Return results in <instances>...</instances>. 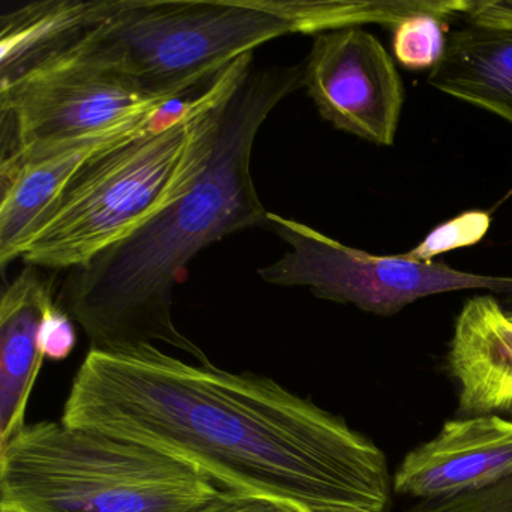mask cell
<instances>
[{
  "label": "cell",
  "mask_w": 512,
  "mask_h": 512,
  "mask_svg": "<svg viewBox=\"0 0 512 512\" xmlns=\"http://www.w3.org/2000/svg\"><path fill=\"white\" fill-rule=\"evenodd\" d=\"M446 41L442 20L418 14L395 26L392 49L407 70H433L445 55Z\"/></svg>",
  "instance_id": "cell-14"
},
{
  "label": "cell",
  "mask_w": 512,
  "mask_h": 512,
  "mask_svg": "<svg viewBox=\"0 0 512 512\" xmlns=\"http://www.w3.org/2000/svg\"><path fill=\"white\" fill-rule=\"evenodd\" d=\"M178 118L176 100L136 116L112 130L77 142L26 154L2 155L0 163V265L19 259L20 248L41 217L58 199L83 164L106 146L145 133Z\"/></svg>",
  "instance_id": "cell-9"
},
{
  "label": "cell",
  "mask_w": 512,
  "mask_h": 512,
  "mask_svg": "<svg viewBox=\"0 0 512 512\" xmlns=\"http://www.w3.org/2000/svg\"><path fill=\"white\" fill-rule=\"evenodd\" d=\"M511 475V419L461 416L403 458L392 487L397 494L434 500L482 490Z\"/></svg>",
  "instance_id": "cell-10"
},
{
  "label": "cell",
  "mask_w": 512,
  "mask_h": 512,
  "mask_svg": "<svg viewBox=\"0 0 512 512\" xmlns=\"http://www.w3.org/2000/svg\"><path fill=\"white\" fill-rule=\"evenodd\" d=\"M490 223L488 212H464L431 230L421 244L407 251L406 256L419 262H431L439 254L478 244L487 235Z\"/></svg>",
  "instance_id": "cell-15"
},
{
  "label": "cell",
  "mask_w": 512,
  "mask_h": 512,
  "mask_svg": "<svg viewBox=\"0 0 512 512\" xmlns=\"http://www.w3.org/2000/svg\"><path fill=\"white\" fill-rule=\"evenodd\" d=\"M304 88L332 127L373 145H394L403 82L370 32L353 26L314 35L304 64Z\"/></svg>",
  "instance_id": "cell-8"
},
{
  "label": "cell",
  "mask_w": 512,
  "mask_h": 512,
  "mask_svg": "<svg viewBox=\"0 0 512 512\" xmlns=\"http://www.w3.org/2000/svg\"><path fill=\"white\" fill-rule=\"evenodd\" d=\"M409 512H512V475L482 490L419 500Z\"/></svg>",
  "instance_id": "cell-16"
},
{
  "label": "cell",
  "mask_w": 512,
  "mask_h": 512,
  "mask_svg": "<svg viewBox=\"0 0 512 512\" xmlns=\"http://www.w3.org/2000/svg\"><path fill=\"white\" fill-rule=\"evenodd\" d=\"M436 11L433 0H85L82 29L34 65L112 71L182 97L275 38L368 23L395 28Z\"/></svg>",
  "instance_id": "cell-3"
},
{
  "label": "cell",
  "mask_w": 512,
  "mask_h": 512,
  "mask_svg": "<svg viewBox=\"0 0 512 512\" xmlns=\"http://www.w3.org/2000/svg\"><path fill=\"white\" fill-rule=\"evenodd\" d=\"M215 80L176 121L92 155L41 217L19 259L56 271L83 268L184 190L202 163V118Z\"/></svg>",
  "instance_id": "cell-5"
},
{
  "label": "cell",
  "mask_w": 512,
  "mask_h": 512,
  "mask_svg": "<svg viewBox=\"0 0 512 512\" xmlns=\"http://www.w3.org/2000/svg\"><path fill=\"white\" fill-rule=\"evenodd\" d=\"M304 86V65L257 68L253 53L218 74L202 118L203 157L194 178L139 229L73 269L59 307L91 349L155 341L212 364L173 320V290L193 257L232 233L269 226L251 173L254 142L281 101Z\"/></svg>",
  "instance_id": "cell-2"
},
{
  "label": "cell",
  "mask_w": 512,
  "mask_h": 512,
  "mask_svg": "<svg viewBox=\"0 0 512 512\" xmlns=\"http://www.w3.org/2000/svg\"><path fill=\"white\" fill-rule=\"evenodd\" d=\"M221 491L185 461L62 422L26 424L0 445V509L200 512Z\"/></svg>",
  "instance_id": "cell-4"
},
{
  "label": "cell",
  "mask_w": 512,
  "mask_h": 512,
  "mask_svg": "<svg viewBox=\"0 0 512 512\" xmlns=\"http://www.w3.org/2000/svg\"><path fill=\"white\" fill-rule=\"evenodd\" d=\"M52 284L26 265L0 299V445L25 428L29 397L43 367L41 329L52 310Z\"/></svg>",
  "instance_id": "cell-12"
},
{
  "label": "cell",
  "mask_w": 512,
  "mask_h": 512,
  "mask_svg": "<svg viewBox=\"0 0 512 512\" xmlns=\"http://www.w3.org/2000/svg\"><path fill=\"white\" fill-rule=\"evenodd\" d=\"M200 512H305L290 503L245 491L223 488L220 496Z\"/></svg>",
  "instance_id": "cell-18"
},
{
  "label": "cell",
  "mask_w": 512,
  "mask_h": 512,
  "mask_svg": "<svg viewBox=\"0 0 512 512\" xmlns=\"http://www.w3.org/2000/svg\"><path fill=\"white\" fill-rule=\"evenodd\" d=\"M461 416L512 410V322L493 295L461 308L448 352Z\"/></svg>",
  "instance_id": "cell-11"
},
{
  "label": "cell",
  "mask_w": 512,
  "mask_h": 512,
  "mask_svg": "<svg viewBox=\"0 0 512 512\" xmlns=\"http://www.w3.org/2000/svg\"><path fill=\"white\" fill-rule=\"evenodd\" d=\"M428 83L512 124V28L467 23L452 32Z\"/></svg>",
  "instance_id": "cell-13"
},
{
  "label": "cell",
  "mask_w": 512,
  "mask_h": 512,
  "mask_svg": "<svg viewBox=\"0 0 512 512\" xmlns=\"http://www.w3.org/2000/svg\"><path fill=\"white\" fill-rule=\"evenodd\" d=\"M173 95L148 91L112 71L43 62L0 82L5 143L2 155L77 142L161 109Z\"/></svg>",
  "instance_id": "cell-7"
},
{
  "label": "cell",
  "mask_w": 512,
  "mask_h": 512,
  "mask_svg": "<svg viewBox=\"0 0 512 512\" xmlns=\"http://www.w3.org/2000/svg\"><path fill=\"white\" fill-rule=\"evenodd\" d=\"M268 220V227L290 247L280 260L257 271L274 286L307 287L317 298L352 304L379 316H394L418 299L440 293L473 289L500 296L512 293V277L470 274L443 262L409 259L406 253L374 256L299 221L272 212Z\"/></svg>",
  "instance_id": "cell-6"
},
{
  "label": "cell",
  "mask_w": 512,
  "mask_h": 512,
  "mask_svg": "<svg viewBox=\"0 0 512 512\" xmlns=\"http://www.w3.org/2000/svg\"><path fill=\"white\" fill-rule=\"evenodd\" d=\"M0 512H22V511H16V509H0Z\"/></svg>",
  "instance_id": "cell-20"
},
{
  "label": "cell",
  "mask_w": 512,
  "mask_h": 512,
  "mask_svg": "<svg viewBox=\"0 0 512 512\" xmlns=\"http://www.w3.org/2000/svg\"><path fill=\"white\" fill-rule=\"evenodd\" d=\"M463 17L469 25L512 28V0L472 2V7Z\"/></svg>",
  "instance_id": "cell-19"
},
{
  "label": "cell",
  "mask_w": 512,
  "mask_h": 512,
  "mask_svg": "<svg viewBox=\"0 0 512 512\" xmlns=\"http://www.w3.org/2000/svg\"><path fill=\"white\" fill-rule=\"evenodd\" d=\"M62 424L185 461L221 488L305 512H389L382 449L271 377L167 355L155 344L89 350Z\"/></svg>",
  "instance_id": "cell-1"
},
{
  "label": "cell",
  "mask_w": 512,
  "mask_h": 512,
  "mask_svg": "<svg viewBox=\"0 0 512 512\" xmlns=\"http://www.w3.org/2000/svg\"><path fill=\"white\" fill-rule=\"evenodd\" d=\"M41 346H43L44 356L52 361L68 358L76 346L73 319L58 304L53 305L44 320L43 329H41Z\"/></svg>",
  "instance_id": "cell-17"
}]
</instances>
